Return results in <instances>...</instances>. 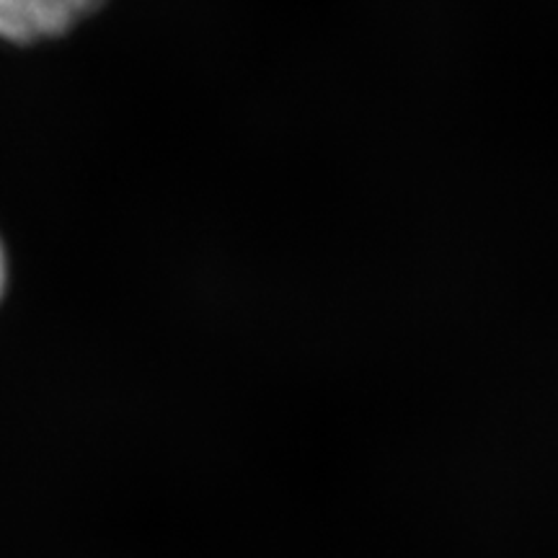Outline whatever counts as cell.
<instances>
[{
	"label": "cell",
	"mask_w": 558,
	"mask_h": 558,
	"mask_svg": "<svg viewBox=\"0 0 558 558\" xmlns=\"http://www.w3.org/2000/svg\"><path fill=\"white\" fill-rule=\"evenodd\" d=\"M104 0H0V37L37 41L65 34Z\"/></svg>",
	"instance_id": "cell-1"
},
{
	"label": "cell",
	"mask_w": 558,
	"mask_h": 558,
	"mask_svg": "<svg viewBox=\"0 0 558 558\" xmlns=\"http://www.w3.org/2000/svg\"><path fill=\"white\" fill-rule=\"evenodd\" d=\"M3 284H5V256H3V246H0V295H3Z\"/></svg>",
	"instance_id": "cell-2"
}]
</instances>
